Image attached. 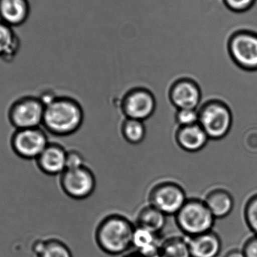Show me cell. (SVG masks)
I'll return each mask as SVG.
<instances>
[{
  "label": "cell",
  "mask_w": 257,
  "mask_h": 257,
  "mask_svg": "<svg viewBox=\"0 0 257 257\" xmlns=\"http://www.w3.org/2000/svg\"><path fill=\"white\" fill-rule=\"evenodd\" d=\"M228 51L235 64L247 71L257 70V33L238 30L228 41Z\"/></svg>",
  "instance_id": "6"
},
{
  "label": "cell",
  "mask_w": 257,
  "mask_h": 257,
  "mask_svg": "<svg viewBox=\"0 0 257 257\" xmlns=\"http://www.w3.org/2000/svg\"><path fill=\"white\" fill-rule=\"evenodd\" d=\"M121 133L123 138L128 143L139 144L145 140L146 128L142 121L126 118L122 124Z\"/></svg>",
  "instance_id": "21"
},
{
  "label": "cell",
  "mask_w": 257,
  "mask_h": 257,
  "mask_svg": "<svg viewBox=\"0 0 257 257\" xmlns=\"http://www.w3.org/2000/svg\"><path fill=\"white\" fill-rule=\"evenodd\" d=\"M84 165V158L81 152L76 150L68 151L66 153V169H76Z\"/></svg>",
  "instance_id": "26"
},
{
  "label": "cell",
  "mask_w": 257,
  "mask_h": 257,
  "mask_svg": "<svg viewBox=\"0 0 257 257\" xmlns=\"http://www.w3.org/2000/svg\"><path fill=\"white\" fill-rule=\"evenodd\" d=\"M154 257H160V254H159V255H157V256H154Z\"/></svg>",
  "instance_id": "30"
},
{
  "label": "cell",
  "mask_w": 257,
  "mask_h": 257,
  "mask_svg": "<svg viewBox=\"0 0 257 257\" xmlns=\"http://www.w3.org/2000/svg\"><path fill=\"white\" fill-rule=\"evenodd\" d=\"M199 124L209 139L220 140L226 137L232 127L230 109L221 101L205 103L199 111Z\"/></svg>",
  "instance_id": "4"
},
{
  "label": "cell",
  "mask_w": 257,
  "mask_h": 257,
  "mask_svg": "<svg viewBox=\"0 0 257 257\" xmlns=\"http://www.w3.org/2000/svg\"><path fill=\"white\" fill-rule=\"evenodd\" d=\"M33 252L36 257H72L68 246L56 238L39 239L33 244Z\"/></svg>",
  "instance_id": "18"
},
{
  "label": "cell",
  "mask_w": 257,
  "mask_h": 257,
  "mask_svg": "<svg viewBox=\"0 0 257 257\" xmlns=\"http://www.w3.org/2000/svg\"><path fill=\"white\" fill-rule=\"evenodd\" d=\"M226 257H246L244 253L241 251H232L229 253Z\"/></svg>",
  "instance_id": "28"
},
{
  "label": "cell",
  "mask_w": 257,
  "mask_h": 257,
  "mask_svg": "<svg viewBox=\"0 0 257 257\" xmlns=\"http://www.w3.org/2000/svg\"><path fill=\"white\" fill-rule=\"evenodd\" d=\"M95 175L86 166L76 169H66L60 175V186L66 196L75 200L90 197L95 189Z\"/></svg>",
  "instance_id": "9"
},
{
  "label": "cell",
  "mask_w": 257,
  "mask_h": 257,
  "mask_svg": "<svg viewBox=\"0 0 257 257\" xmlns=\"http://www.w3.org/2000/svg\"><path fill=\"white\" fill-rule=\"evenodd\" d=\"M226 7L235 13L248 12L256 4V0H223Z\"/></svg>",
  "instance_id": "25"
},
{
  "label": "cell",
  "mask_w": 257,
  "mask_h": 257,
  "mask_svg": "<svg viewBox=\"0 0 257 257\" xmlns=\"http://www.w3.org/2000/svg\"><path fill=\"white\" fill-rule=\"evenodd\" d=\"M175 121L178 126H190L199 123V111L190 109L177 110Z\"/></svg>",
  "instance_id": "23"
},
{
  "label": "cell",
  "mask_w": 257,
  "mask_h": 257,
  "mask_svg": "<svg viewBox=\"0 0 257 257\" xmlns=\"http://www.w3.org/2000/svg\"><path fill=\"white\" fill-rule=\"evenodd\" d=\"M156 236L157 235L154 232L136 226L133 232V246L137 249L138 251L143 250L149 246L157 244Z\"/></svg>",
  "instance_id": "22"
},
{
  "label": "cell",
  "mask_w": 257,
  "mask_h": 257,
  "mask_svg": "<svg viewBox=\"0 0 257 257\" xmlns=\"http://www.w3.org/2000/svg\"><path fill=\"white\" fill-rule=\"evenodd\" d=\"M125 257H142V256H141L140 255H139V254H130V255H128V256H126Z\"/></svg>",
  "instance_id": "29"
},
{
  "label": "cell",
  "mask_w": 257,
  "mask_h": 257,
  "mask_svg": "<svg viewBox=\"0 0 257 257\" xmlns=\"http://www.w3.org/2000/svg\"><path fill=\"white\" fill-rule=\"evenodd\" d=\"M245 220L250 229L257 235V195L251 198L246 205Z\"/></svg>",
  "instance_id": "24"
},
{
  "label": "cell",
  "mask_w": 257,
  "mask_h": 257,
  "mask_svg": "<svg viewBox=\"0 0 257 257\" xmlns=\"http://www.w3.org/2000/svg\"><path fill=\"white\" fill-rule=\"evenodd\" d=\"M67 151L56 143H49L35 160L38 169L48 176H60L66 170Z\"/></svg>",
  "instance_id": "11"
},
{
  "label": "cell",
  "mask_w": 257,
  "mask_h": 257,
  "mask_svg": "<svg viewBox=\"0 0 257 257\" xmlns=\"http://www.w3.org/2000/svg\"><path fill=\"white\" fill-rule=\"evenodd\" d=\"M156 109L154 95L145 89H136L128 93L122 104V110L127 119L144 121L149 119Z\"/></svg>",
  "instance_id": "10"
},
{
  "label": "cell",
  "mask_w": 257,
  "mask_h": 257,
  "mask_svg": "<svg viewBox=\"0 0 257 257\" xmlns=\"http://www.w3.org/2000/svg\"><path fill=\"white\" fill-rule=\"evenodd\" d=\"M201 91L199 86L192 81L181 80L172 86L169 94L171 103L177 110H196L200 104Z\"/></svg>",
  "instance_id": "12"
},
{
  "label": "cell",
  "mask_w": 257,
  "mask_h": 257,
  "mask_svg": "<svg viewBox=\"0 0 257 257\" xmlns=\"http://www.w3.org/2000/svg\"><path fill=\"white\" fill-rule=\"evenodd\" d=\"M135 226L118 214L104 218L96 228L95 238L99 248L111 255L121 254L133 247Z\"/></svg>",
  "instance_id": "2"
},
{
  "label": "cell",
  "mask_w": 257,
  "mask_h": 257,
  "mask_svg": "<svg viewBox=\"0 0 257 257\" xmlns=\"http://www.w3.org/2000/svg\"><path fill=\"white\" fill-rule=\"evenodd\" d=\"M187 238L192 257H216L220 251V238L212 231Z\"/></svg>",
  "instance_id": "15"
},
{
  "label": "cell",
  "mask_w": 257,
  "mask_h": 257,
  "mask_svg": "<svg viewBox=\"0 0 257 257\" xmlns=\"http://www.w3.org/2000/svg\"><path fill=\"white\" fill-rule=\"evenodd\" d=\"M20 41L11 26L0 21V57L9 61L15 57Z\"/></svg>",
  "instance_id": "19"
},
{
  "label": "cell",
  "mask_w": 257,
  "mask_h": 257,
  "mask_svg": "<svg viewBox=\"0 0 257 257\" xmlns=\"http://www.w3.org/2000/svg\"><path fill=\"white\" fill-rule=\"evenodd\" d=\"M30 12L28 0H0V21L12 27L24 24Z\"/></svg>",
  "instance_id": "14"
},
{
  "label": "cell",
  "mask_w": 257,
  "mask_h": 257,
  "mask_svg": "<svg viewBox=\"0 0 257 257\" xmlns=\"http://www.w3.org/2000/svg\"><path fill=\"white\" fill-rule=\"evenodd\" d=\"M148 199L150 205L166 216H175L187 200L184 189L172 181H164L154 186Z\"/></svg>",
  "instance_id": "8"
},
{
  "label": "cell",
  "mask_w": 257,
  "mask_h": 257,
  "mask_svg": "<svg viewBox=\"0 0 257 257\" xmlns=\"http://www.w3.org/2000/svg\"><path fill=\"white\" fill-rule=\"evenodd\" d=\"M45 109L40 98L23 97L10 106L8 119L15 129L39 128L43 123Z\"/></svg>",
  "instance_id": "5"
},
{
  "label": "cell",
  "mask_w": 257,
  "mask_h": 257,
  "mask_svg": "<svg viewBox=\"0 0 257 257\" xmlns=\"http://www.w3.org/2000/svg\"><path fill=\"white\" fill-rule=\"evenodd\" d=\"M49 143L46 132L40 127L15 129L10 139L14 153L24 160L35 161Z\"/></svg>",
  "instance_id": "7"
},
{
  "label": "cell",
  "mask_w": 257,
  "mask_h": 257,
  "mask_svg": "<svg viewBox=\"0 0 257 257\" xmlns=\"http://www.w3.org/2000/svg\"><path fill=\"white\" fill-rule=\"evenodd\" d=\"M83 121L84 113L78 102L71 98L56 97L45 105L42 126L54 135L66 137L78 131Z\"/></svg>",
  "instance_id": "1"
},
{
  "label": "cell",
  "mask_w": 257,
  "mask_h": 257,
  "mask_svg": "<svg viewBox=\"0 0 257 257\" xmlns=\"http://www.w3.org/2000/svg\"><path fill=\"white\" fill-rule=\"evenodd\" d=\"M166 214L157 208L148 205L138 214L137 226L148 229L157 235L164 229L166 224Z\"/></svg>",
  "instance_id": "17"
},
{
  "label": "cell",
  "mask_w": 257,
  "mask_h": 257,
  "mask_svg": "<svg viewBox=\"0 0 257 257\" xmlns=\"http://www.w3.org/2000/svg\"><path fill=\"white\" fill-rule=\"evenodd\" d=\"M160 257H192L187 236H174L160 246Z\"/></svg>",
  "instance_id": "20"
},
{
  "label": "cell",
  "mask_w": 257,
  "mask_h": 257,
  "mask_svg": "<svg viewBox=\"0 0 257 257\" xmlns=\"http://www.w3.org/2000/svg\"><path fill=\"white\" fill-rule=\"evenodd\" d=\"M204 202L215 219L227 217L233 209V199L225 190H217L211 192L207 195Z\"/></svg>",
  "instance_id": "16"
},
{
  "label": "cell",
  "mask_w": 257,
  "mask_h": 257,
  "mask_svg": "<svg viewBox=\"0 0 257 257\" xmlns=\"http://www.w3.org/2000/svg\"><path fill=\"white\" fill-rule=\"evenodd\" d=\"M177 145L187 152H197L202 150L209 137L199 123L190 126H178L175 134Z\"/></svg>",
  "instance_id": "13"
},
{
  "label": "cell",
  "mask_w": 257,
  "mask_h": 257,
  "mask_svg": "<svg viewBox=\"0 0 257 257\" xmlns=\"http://www.w3.org/2000/svg\"><path fill=\"white\" fill-rule=\"evenodd\" d=\"M175 217L177 226L187 237L210 232L215 221L205 202L196 199H187Z\"/></svg>",
  "instance_id": "3"
},
{
  "label": "cell",
  "mask_w": 257,
  "mask_h": 257,
  "mask_svg": "<svg viewBox=\"0 0 257 257\" xmlns=\"http://www.w3.org/2000/svg\"><path fill=\"white\" fill-rule=\"evenodd\" d=\"M244 253L246 257H257V235L247 241Z\"/></svg>",
  "instance_id": "27"
}]
</instances>
